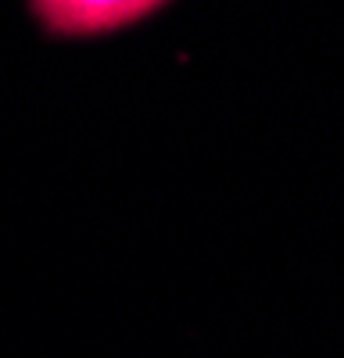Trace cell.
Returning <instances> with one entry per match:
<instances>
[{
  "label": "cell",
  "instance_id": "cell-1",
  "mask_svg": "<svg viewBox=\"0 0 344 358\" xmlns=\"http://www.w3.org/2000/svg\"><path fill=\"white\" fill-rule=\"evenodd\" d=\"M165 0H33L40 22L57 36H97L140 22Z\"/></svg>",
  "mask_w": 344,
  "mask_h": 358
}]
</instances>
